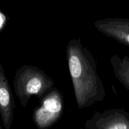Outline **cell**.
<instances>
[{"label": "cell", "instance_id": "obj_3", "mask_svg": "<svg viewBox=\"0 0 129 129\" xmlns=\"http://www.w3.org/2000/svg\"><path fill=\"white\" fill-rule=\"evenodd\" d=\"M94 25L105 36L129 47V18H107L97 20Z\"/></svg>", "mask_w": 129, "mask_h": 129}, {"label": "cell", "instance_id": "obj_1", "mask_svg": "<svg viewBox=\"0 0 129 129\" xmlns=\"http://www.w3.org/2000/svg\"><path fill=\"white\" fill-rule=\"evenodd\" d=\"M66 56L78 108L103 101L106 92L97 73L96 60L90 50L83 46L80 38L69 40Z\"/></svg>", "mask_w": 129, "mask_h": 129}, {"label": "cell", "instance_id": "obj_9", "mask_svg": "<svg viewBox=\"0 0 129 129\" xmlns=\"http://www.w3.org/2000/svg\"><path fill=\"white\" fill-rule=\"evenodd\" d=\"M0 129H1V125H0Z\"/></svg>", "mask_w": 129, "mask_h": 129}, {"label": "cell", "instance_id": "obj_4", "mask_svg": "<svg viewBox=\"0 0 129 129\" xmlns=\"http://www.w3.org/2000/svg\"><path fill=\"white\" fill-rule=\"evenodd\" d=\"M15 103L2 64H0V113L5 127L10 128Z\"/></svg>", "mask_w": 129, "mask_h": 129}, {"label": "cell", "instance_id": "obj_5", "mask_svg": "<svg viewBox=\"0 0 129 129\" xmlns=\"http://www.w3.org/2000/svg\"><path fill=\"white\" fill-rule=\"evenodd\" d=\"M41 106L35 111V116L39 121L44 118L48 119L55 114H59L63 108L62 96L56 88H52L41 99Z\"/></svg>", "mask_w": 129, "mask_h": 129}, {"label": "cell", "instance_id": "obj_7", "mask_svg": "<svg viewBox=\"0 0 129 129\" xmlns=\"http://www.w3.org/2000/svg\"><path fill=\"white\" fill-rule=\"evenodd\" d=\"M110 63L115 76L121 84L129 91V57L121 58L114 54L110 59Z\"/></svg>", "mask_w": 129, "mask_h": 129}, {"label": "cell", "instance_id": "obj_2", "mask_svg": "<svg viewBox=\"0 0 129 129\" xmlns=\"http://www.w3.org/2000/svg\"><path fill=\"white\" fill-rule=\"evenodd\" d=\"M54 86V81L44 71L33 66L24 65L15 73L14 90L22 107L27 105L32 96L41 99Z\"/></svg>", "mask_w": 129, "mask_h": 129}, {"label": "cell", "instance_id": "obj_8", "mask_svg": "<svg viewBox=\"0 0 129 129\" xmlns=\"http://www.w3.org/2000/svg\"><path fill=\"white\" fill-rule=\"evenodd\" d=\"M6 22V16L0 10V31L4 28Z\"/></svg>", "mask_w": 129, "mask_h": 129}, {"label": "cell", "instance_id": "obj_6", "mask_svg": "<svg viewBox=\"0 0 129 129\" xmlns=\"http://www.w3.org/2000/svg\"><path fill=\"white\" fill-rule=\"evenodd\" d=\"M99 118L107 124V129H129V113L123 109L106 111Z\"/></svg>", "mask_w": 129, "mask_h": 129}]
</instances>
